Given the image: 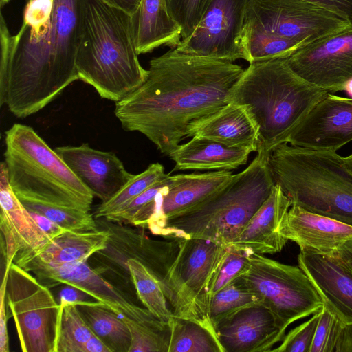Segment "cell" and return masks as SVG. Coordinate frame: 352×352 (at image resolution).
<instances>
[{"label": "cell", "instance_id": "obj_1", "mask_svg": "<svg viewBox=\"0 0 352 352\" xmlns=\"http://www.w3.org/2000/svg\"><path fill=\"white\" fill-rule=\"evenodd\" d=\"M147 70L145 81L116 102L115 115L125 131L143 134L168 156L192 125L230 102L244 69L173 48L152 58Z\"/></svg>", "mask_w": 352, "mask_h": 352}, {"label": "cell", "instance_id": "obj_2", "mask_svg": "<svg viewBox=\"0 0 352 352\" xmlns=\"http://www.w3.org/2000/svg\"><path fill=\"white\" fill-rule=\"evenodd\" d=\"M0 43V105L34 114L78 80L76 0L27 2L16 34L1 12Z\"/></svg>", "mask_w": 352, "mask_h": 352}, {"label": "cell", "instance_id": "obj_3", "mask_svg": "<svg viewBox=\"0 0 352 352\" xmlns=\"http://www.w3.org/2000/svg\"><path fill=\"white\" fill-rule=\"evenodd\" d=\"M5 144L10 184L28 211L67 230H98L90 212L94 194L32 127L14 124Z\"/></svg>", "mask_w": 352, "mask_h": 352}, {"label": "cell", "instance_id": "obj_4", "mask_svg": "<svg viewBox=\"0 0 352 352\" xmlns=\"http://www.w3.org/2000/svg\"><path fill=\"white\" fill-rule=\"evenodd\" d=\"M76 12L78 80L117 102L148 75L139 60L132 16L103 0H76Z\"/></svg>", "mask_w": 352, "mask_h": 352}, {"label": "cell", "instance_id": "obj_5", "mask_svg": "<svg viewBox=\"0 0 352 352\" xmlns=\"http://www.w3.org/2000/svg\"><path fill=\"white\" fill-rule=\"evenodd\" d=\"M328 93L296 74L285 58H276L250 63L230 102L250 115L258 130L257 154L267 159Z\"/></svg>", "mask_w": 352, "mask_h": 352}, {"label": "cell", "instance_id": "obj_6", "mask_svg": "<svg viewBox=\"0 0 352 352\" xmlns=\"http://www.w3.org/2000/svg\"><path fill=\"white\" fill-rule=\"evenodd\" d=\"M274 181L267 159L258 154L241 172L203 201L167 218L155 235L199 238L230 247L270 195Z\"/></svg>", "mask_w": 352, "mask_h": 352}, {"label": "cell", "instance_id": "obj_7", "mask_svg": "<svg viewBox=\"0 0 352 352\" xmlns=\"http://www.w3.org/2000/svg\"><path fill=\"white\" fill-rule=\"evenodd\" d=\"M267 164L292 206L352 226V172L336 151L284 143L272 151Z\"/></svg>", "mask_w": 352, "mask_h": 352}, {"label": "cell", "instance_id": "obj_8", "mask_svg": "<svg viewBox=\"0 0 352 352\" xmlns=\"http://www.w3.org/2000/svg\"><path fill=\"white\" fill-rule=\"evenodd\" d=\"M179 249L162 289L174 316L217 334L210 317L212 291L230 248L199 238H177Z\"/></svg>", "mask_w": 352, "mask_h": 352}, {"label": "cell", "instance_id": "obj_9", "mask_svg": "<svg viewBox=\"0 0 352 352\" xmlns=\"http://www.w3.org/2000/svg\"><path fill=\"white\" fill-rule=\"evenodd\" d=\"M242 278L261 305L271 311L283 338L291 324L324 306L311 280L298 265L251 253L250 267Z\"/></svg>", "mask_w": 352, "mask_h": 352}, {"label": "cell", "instance_id": "obj_10", "mask_svg": "<svg viewBox=\"0 0 352 352\" xmlns=\"http://www.w3.org/2000/svg\"><path fill=\"white\" fill-rule=\"evenodd\" d=\"M96 220L98 229L109 231L110 236L107 247L90 257L96 264L93 268L119 289L122 286L131 289L133 284L126 262L135 259L146 267L162 287L179 249L178 239L155 240L123 223L104 218Z\"/></svg>", "mask_w": 352, "mask_h": 352}, {"label": "cell", "instance_id": "obj_11", "mask_svg": "<svg viewBox=\"0 0 352 352\" xmlns=\"http://www.w3.org/2000/svg\"><path fill=\"white\" fill-rule=\"evenodd\" d=\"M6 303L14 318L23 352H54L60 305L30 272L12 263Z\"/></svg>", "mask_w": 352, "mask_h": 352}, {"label": "cell", "instance_id": "obj_12", "mask_svg": "<svg viewBox=\"0 0 352 352\" xmlns=\"http://www.w3.org/2000/svg\"><path fill=\"white\" fill-rule=\"evenodd\" d=\"M351 24L340 16L303 0H249L245 28L305 45Z\"/></svg>", "mask_w": 352, "mask_h": 352}, {"label": "cell", "instance_id": "obj_13", "mask_svg": "<svg viewBox=\"0 0 352 352\" xmlns=\"http://www.w3.org/2000/svg\"><path fill=\"white\" fill-rule=\"evenodd\" d=\"M248 1L209 0L193 32L176 49L199 56L248 61L245 24Z\"/></svg>", "mask_w": 352, "mask_h": 352}, {"label": "cell", "instance_id": "obj_14", "mask_svg": "<svg viewBox=\"0 0 352 352\" xmlns=\"http://www.w3.org/2000/svg\"><path fill=\"white\" fill-rule=\"evenodd\" d=\"M285 60L305 80L329 93L344 91L352 79V24L299 47Z\"/></svg>", "mask_w": 352, "mask_h": 352}, {"label": "cell", "instance_id": "obj_15", "mask_svg": "<svg viewBox=\"0 0 352 352\" xmlns=\"http://www.w3.org/2000/svg\"><path fill=\"white\" fill-rule=\"evenodd\" d=\"M19 266L32 272L49 288L60 284L72 286L103 303L120 316H127L139 322L158 319L146 308L136 305L126 294L108 281L86 261L57 266L31 263Z\"/></svg>", "mask_w": 352, "mask_h": 352}, {"label": "cell", "instance_id": "obj_16", "mask_svg": "<svg viewBox=\"0 0 352 352\" xmlns=\"http://www.w3.org/2000/svg\"><path fill=\"white\" fill-rule=\"evenodd\" d=\"M352 141V98L327 94L293 131L286 143L337 151Z\"/></svg>", "mask_w": 352, "mask_h": 352}, {"label": "cell", "instance_id": "obj_17", "mask_svg": "<svg viewBox=\"0 0 352 352\" xmlns=\"http://www.w3.org/2000/svg\"><path fill=\"white\" fill-rule=\"evenodd\" d=\"M55 151L94 197L104 201L133 177L111 151L92 148L88 144L56 147Z\"/></svg>", "mask_w": 352, "mask_h": 352}, {"label": "cell", "instance_id": "obj_18", "mask_svg": "<svg viewBox=\"0 0 352 352\" xmlns=\"http://www.w3.org/2000/svg\"><path fill=\"white\" fill-rule=\"evenodd\" d=\"M298 265L309 276L324 305L344 324H352V271L336 254L300 250Z\"/></svg>", "mask_w": 352, "mask_h": 352}, {"label": "cell", "instance_id": "obj_19", "mask_svg": "<svg viewBox=\"0 0 352 352\" xmlns=\"http://www.w3.org/2000/svg\"><path fill=\"white\" fill-rule=\"evenodd\" d=\"M232 175L231 170H214L171 175L169 184L155 197L153 213L145 229L155 234L167 218L203 201L224 186Z\"/></svg>", "mask_w": 352, "mask_h": 352}, {"label": "cell", "instance_id": "obj_20", "mask_svg": "<svg viewBox=\"0 0 352 352\" xmlns=\"http://www.w3.org/2000/svg\"><path fill=\"white\" fill-rule=\"evenodd\" d=\"M0 206L1 251L6 264H11L19 252L39 249L51 240L14 192L5 162L0 165Z\"/></svg>", "mask_w": 352, "mask_h": 352}, {"label": "cell", "instance_id": "obj_21", "mask_svg": "<svg viewBox=\"0 0 352 352\" xmlns=\"http://www.w3.org/2000/svg\"><path fill=\"white\" fill-rule=\"evenodd\" d=\"M224 352H266L283 339L271 311L262 305L243 309L217 328Z\"/></svg>", "mask_w": 352, "mask_h": 352}, {"label": "cell", "instance_id": "obj_22", "mask_svg": "<svg viewBox=\"0 0 352 352\" xmlns=\"http://www.w3.org/2000/svg\"><path fill=\"white\" fill-rule=\"evenodd\" d=\"M280 234L296 243L300 250L333 256L352 238V226L293 205L285 216Z\"/></svg>", "mask_w": 352, "mask_h": 352}, {"label": "cell", "instance_id": "obj_23", "mask_svg": "<svg viewBox=\"0 0 352 352\" xmlns=\"http://www.w3.org/2000/svg\"><path fill=\"white\" fill-rule=\"evenodd\" d=\"M291 206L290 199L280 186L275 184L229 248L260 254L280 252L287 240L280 234V226Z\"/></svg>", "mask_w": 352, "mask_h": 352}, {"label": "cell", "instance_id": "obj_24", "mask_svg": "<svg viewBox=\"0 0 352 352\" xmlns=\"http://www.w3.org/2000/svg\"><path fill=\"white\" fill-rule=\"evenodd\" d=\"M110 233L103 229L94 231L67 230L35 250H22L14 256L18 265L31 263L57 266L76 261H88L96 252L107 247Z\"/></svg>", "mask_w": 352, "mask_h": 352}, {"label": "cell", "instance_id": "obj_25", "mask_svg": "<svg viewBox=\"0 0 352 352\" xmlns=\"http://www.w3.org/2000/svg\"><path fill=\"white\" fill-rule=\"evenodd\" d=\"M253 149L234 147L213 140L192 137L168 155L176 170H232L246 164Z\"/></svg>", "mask_w": 352, "mask_h": 352}, {"label": "cell", "instance_id": "obj_26", "mask_svg": "<svg viewBox=\"0 0 352 352\" xmlns=\"http://www.w3.org/2000/svg\"><path fill=\"white\" fill-rule=\"evenodd\" d=\"M199 137L215 140L234 147L257 151V128L247 111L230 102L212 115L199 121L190 129L188 138Z\"/></svg>", "mask_w": 352, "mask_h": 352}, {"label": "cell", "instance_id": "obj_27", "mask_svg": "<svg viewBox=\"0 0 352 352\" xmlns=\"http://www.w3.org/2000/svg\"><path fill=\"white\" fill-rule=\"evenodd\" d=\"M132 21L139 54L162 46L176 48L181 41L182 28L170 16L166 0H142Z\"/></svg>", "mask_w": 352, "mask_h": 352}, {"label": "cell", "instance_id": "obj_28", "mask_svg": "<svg viewBox=\"0 0 352 352\" xmlns=\"http://www.w3.org/2000/svg\"><path fill=\"white\" fill-rule=\"evenodd\" d=\"M77 306L94 333L111 352H129L131 334L121 316L98 300Z\"/></svg>", "mask_w": 352, "mask_h": 352}, {"label": "cell", "instance_id": "obj_29", "mask_svg": "<svg viewBox=\"0 0 352 352\" xmlns=\"http://www.w3.org/2000/svg\"><path fill=\"white\" fill-rule=\"evenodd\" d=\"M169 324L168 352H224L217 334L201 324L174 316Z\"/></svg>", "mask_w": 352, "mask_h": 352}, {"label": "cell", "instance_id": "obj_30", "mask_svg": "<svg viewBox=\"0 0 352 352\" xmlns=\"http://www.w3.org/2000/svg\"><path fill=\"white\" fill-rule=\"evenodd\" d=\"M126 264L139 300L155 317L169 323L173 314L160 283L139 261L129 259Z\"/></svg>", "mask_w": 352, "mask_h": 352}, {"label": "cell", "instance_id": "obj_31", "mask_svg": "<svg viewBox=\"0 0 352 352\" xmlns=\"http://www.w3.org/2000/svg\"><path fill=\"white\" fill-rule=\"evenodd\" d=\"M54 352H82L94 332L76 303L60 299Z\"/></svg>", "mask_w": 352, "mask_h": 352}, {"label": "cell", "instance_id": "obj_32", "mask_svg": "<svg viewBox=\"0 0 352 352\" xmlns=\"http://www.w3.org/2000/svg\"><path fill=\"white\" fill-rule=\"evenodd\" d=\"M166 174L163 165L160 163L151 164L143 172L133 175L111 197L102 201L96 208L94 218L107 219L120 212Z\"/></svg>", "mask_w": 352, "mask_h": 352}, {"label": "cell", "instance_id": "obj_33", "mask_svg": "<svg viewBox=\"0 0 352 352\" xmlns=\"http://www.w3.org/2000/svg\"><path fill=\"white\" fill-rule=\"evenodd\" d=\"M256 305H261L260 298L250 289L241 276L213 295L210 317L216 329L238 311Z\"/></svg>", "mask_w": 352, "mask_h": 352}, {"label": "cell", "instance_id": "obj_34", "mask_svg": "<svg viewBox=\"0 0 352 352\" xmlns=\"http://www.w3.org/2000/svg\"><path fill=\"white\" fill-rule=\"evenodd\" d=\"M131 334L129 352H168L170 327L168 322L156 319L152 322H139L121 316Z\"/></svg>", "mask_w": 352, "mask_h": 352}, {"label": "cell", "instance_id": "obj_35", "mask_svg": "<svg viewBox=\"0 0 352 352\" xmlns=\"http://www.w3.org/2000/svg\"><path fill=\"white\" fill-rule=\"evenodd\" d=\"M248 60L250 63L276 58H286L301 44L267 32L245 28Z\"/></svg>", "mask_w": 352, "mask_h": 352}, {"label": "cell", "instance_id": "obj_36", "mask_svg": "<svg viewBox=\"0 0 352 352\" xmlns=\"http://www.w3.org/2000/svg\"><path fill=\"white\" fill-rule=\"evenodd\" d=\"M170 176L166 174L122 210L105 219L145 229L148 220L153 213L155 199L159 192L169 184Z\"/></svg>", "mask_w": 352, "mask_h": 352}, {"label": "cell", "instance_id": "obj_37", "mask_svg": "<svg viewBox=\"0 0 352 352\" xmlns=\"http://www.w3.org/2000/svg\"><path fill=\"white\" fill-rule=\"evenodd\" d=\"M344 325L324 305L320 310L318 322L309 352H335Z\"/></svg>", "mask_w": 352, "mask_h": 352}, {"label": "cell", "instance_id": "obj_38", "mask_svg": "<svg viewBox=\"0 0 352 352\" xmlns=\"http://www.w3.org/2000/svg\"><path fill=\"white\" fill-rule=\"evenodd\" d=\"M209 0H171L167 6L170 16L182 28V40L195 30Z\"/></svg>", "mask_w": 352, "mask_h": 352}, {"label": "cell", "instance_id": "obj_39", "mask_svg": "<svg viewBox=\"0 0 352 352\" xmlns=\"http://www.w3.org/2000/svg\"><path fill=\"white\" fill-rule=\"evenodd\" d=\"M320 311L311 317L290 330L283 338L281 344L271 351L309 352L314 338Z\"/></svg>", "mask_w": 352, "mask_h": 352}, {"label": "cell", "instance_id": "obj_40", "mask_svg": "<svg viewBox=\"0 0 352 352\" xmlns=\"http://www.w3.org/2000/svg\"><path fill=\"white\" fill-rule=\"evenodd\" d=\"M250 252L230 248L212 291V297L227 285L245 274L250 265Z\"/></svg>", "mask_w": 352, "mask_h": 352}, {"label": "cell", "instance_id": "obj_41", "mask_svg": "<svg viewBox=\"0 0 352 352\" xmlns=\"http://www.w3.org/2000/svg\"><path fill=\"white\" fill-rule=\"evenodd\" d=\"M11 264L6 265L0 288V352L10 351L7 326L8 317L6 312V285Z\"/></svg>", "mask_w": 352, "mask_h": 352}, {"label": "cell", "instance_id": "obj_42", "mask_svg": "<svg viewBox=\"0 0 352 352\" xmlns=\"http://www.w3.org/2000/svg\"><path fill=\"white\" fill-rule=\"evenodd\" d=\"M325 8L352 24V0H303Z\"/></svg>", "mask_w": 352, "mask_h": 352}, {"label": "cell", "instance_id": "obj_43", "mask_svg": "<svg viewBox=\"0 0 352 352\" xmlns=\"http://www.w3.org/2000/svg\"><path fill=\"white\" fill-rule=\"evenodd\" d=\"M30 212L39 226L40 228L46 233L51 239L67 230L43 215L35 212Z\"/></svg>", "mask_w": 352, "mask_h": 352}, {"label": "cell", "instance_id": "obj_44", "mask_svg": "<svg viewBox=\"0 0 352 352\" xmlns=\"http://www.w3.org/2000/svg\"><path fill=\"white\" fill-rule=\"evenodd\" d=\"M335 352H352V324L344 326Z\"/></svg>", "mask_w": 352, "mask_h": 352}, {"label": "cell", "instance_id": "obj_45", "mask_svg": "<svg viewBox=\"0 0 352 352\" xmlns=\"http://www.w3.org/2000/svg\"><path fill=\"white\" fill-rule=\"evenodd\" d=\"M113 7L122 10L133 16L138 10L142 0H103Z\"/></svg>", "mask_w": 352, "mask_h": 352}, {"label": "cell", "instance_id": "obj_46", "mask_svg": "<svg viewBox=\"0 0 352 352\" xmlns=\"http://www.w3.org/2000/svg\"><path fill=\"white\" fill-rule=\"evenodd\" d=\"M335 253L342 263L352 271V238L341 245Z\"/></svg>", "mask_w": 352, "mask_h": 352}, {"label": "cell", "instance_id": "obj_47", "mask_svg": "<svg viewBox=\"0 0 352 352\" xmlns=\"http://www.w3.org/2000/svg\"><path fill=\"white\" fill-rule=\"evenodd\" d=\"M82 352H111V349L95 334L85 343Z\"/></svg>", "mask_w": 352, "mask_h": 352}, {"label": "cell", "instance_id": "obj_48", "mask_svg": "<svg viewBox=\"0 0 352 352\" xmlns=\"http://www.w3.org/2000/svg\"><path fill=\"white\" fill-rule=\"evenodd\" d=\"M344 91L352 98V79L346 84Z\"/></svg>", "mask_w": 352, "mask_h": 352}, {"label": "cell", "instance_id": "obj_49", "mask_svg": "<svg viewBox=\"0 0 352 352\" xmlns=\"http://www.w3.org/2000/svg\"><path fill=\"white\" fill-rule=\"evenodd\" d=\"M344 160L347 166L352 172V154L349 155L347 157H344Z\"/></svg>", "mask_w": 352, "mask_h": 352}, {"label": "cell", "instance_id": "obj_50", "mask_svg": "<svg viewBox=\"0 0 352 352\" xmlns=\"http://www.w3.org/2000/svg\"><path fill=\"white\" fill-rule=\"evenodd\" d=\"M12 0H0V6L1 8L6 6L9 2H10Z\"/></svg>", "mask_w": 352, "mask_h": 352}, {"label": "cell", "instance_id": "obj_51", "mask_svg": "<svg viewBox=\"0 0 352 352\" xmlns=\"http://www.w3.org/2000/svg\"><path fill=\"white\" fill-rule=\"evenodd\" d=\"M170 1H171V0H166V6H168Z\"/></svg>", "mask_w": 352, "mask_h": 352}, {"label": "cell", "instance_id": "obj_52", "mask_svg": "<svg viewBox=\"0 0 352 352\" xmlns=\"http://www.w3.org/2000/svg\"><path fill=\"white\" fill-rule=\"evenodd\" d=\"M32 1V0H25L26 3H27V2H29V1Z\"/></svg>", "mask_w": 352, "mask_h": 352}]
</instances>
